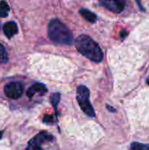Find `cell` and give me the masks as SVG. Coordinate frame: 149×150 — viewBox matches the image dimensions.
Returning a JSON list of instances; mask_svg holds the SVG:
<instances>
[{
  "instance_id": "obj_13",
  "label": "cell",
  "mask_w": 149,
  "mask_h": 150,
  "mask_svg": "<svg viewBox=\"0 0 149 150\" xmlns=\"http://www.w3.org/2000/svg\"><path fill=\"white\" fill-rule=\"evenodd\" d=\"M60 100H61V94H60V93H54V94L51 96L50 101H51V104H52V105L54 106V109L57 108Z\"/></svg>"
},
{
  "instance_id": "obj_9",
  "label": "cell",
  "mask_w": 149,
  "mask_h": 150,
  "mask_svg": "<svg viewBox=\"0 0 149 150\" xmlns=\"http://www.w3.org/2000/svg\"><path fill=\"white\" fill-rule=\"evenodd\" d=\"M79 12H80V14L82 15V17L83 18H85L87 21H89L90 23H95L97 18V15L94 12H92V11H89L87 9H81L79 11Z\"/></svg>"
},
{
  "instance_id": "obj_18",
  "label": "cell",
  "mask_w": 149,
  "mask_h": 150,
  "mask_svg": "<svg viewBox=\"0 0 149 150\" xmlns=\"http://www.w3.org/2000/svg\"><path fill=\"white\" fill-rule=\"evenodd\" d=\"M3 134H4V133H3V132H1V131H0V140H1V139H2V136H3Z\"/></svg>"
},
{
  "instance_id": "obj_16",
  "label": "cell",
  "mask_w": 149,
  "mask_h": 150,
  "mask_svg": "<svg viewBox=\"0 0 149 150\" xmlns=\"http://www.w3.org/2000/svg\"><path fill=\"white\" fill-rule=\"evenodd\" d=\"M136 2H137V4H139V7L141 8V11H145V9L143 8V6H142L141 4V1H140V0H136Z\"/></svg>"
},
{
  "instance_id": "obj_19",
  "label": "cell",
  "mask_w": 149,
  "mask_h": 150,
  "mask_svg": "<svg viewBox=\"0 0 149 150\" xmlns=\"http://www.w3.org/2000/svg\"><path fill=\"white\" fill-rule=\"evenodd\" d=\"M147 83H148V85H149V78H148V81H147Z\"/></svg>"
},
{
  "instance_id": "obj_5",
  "label": "cell",
  "mask_w": 149,
  "mask_h": 150,
  "mask_svg": "<svg viewBox=\"0 0 149 150\" xmlns=\"http://www.w3.org/2000/svg\"><path fill=\"white\" fill-rule=\"evenodd\" d=\"M24 92V86L20 82H11L4 86V94L11 99L19 98Z\"/></svg>"
},
{
  "instance_id": "obj_14",
  "label": "cell",
  "mask_w": 149,
  "mask_h": 150,
  "mask_svg": "<svg viewBox=\"0 0 149 150\" xmlns=\"http://www.w3.org/2000/svg\"><path fill=\"white\" fill-rule=\"evenodd\" d=\"M43 122L44 123H47V124H49V123H53L54 122V118L52 115H46L44 118H43Z\"/></svg>"
},
{
  "instance_id": "obj_2",
  "label": "cell",
  "mask_w": 149,
  "mask_h": 150,
  "mask_svg": "<svg viewBox=\"0 0 149 150\" xmlns=\"http://www.w3.org/2000/svg\"><path fill=\"white\" fill-rule=\"evenodd\" d=\"M47 34L49 39L59 45H72L74 36L68 26L61 20L52 19L47 26Z\"/></svg>"
},
{
  "instance_id": "obj_11",
  "label": "cell",
  "mask_w": 149,
  "mask_h": 150,
  "mask_svg": "<svg viewBox=\"0 0 149 150\" xmlns=\"http://www.w3.org/2000/svg\"><path fill=\"white\" fill-rule=\"evenodd\" d=\"M130 150H149V144L133 142L130 146Z\"/></svg>"
},
{
  "instance_id": "obj_4",
  "label": "cell",
  "mask_w": 149,
  "mask_h": 150,
  "mask_svg": "<svg viewBox=\"0 0 149 150\" xmlns=\"http://www.w3.org/2000/svg\"><path fill=\"white\" fill-rule=\"evenodd\" d=\"M53 140L54 137L52 134L47 132H40L28 142L26 150H43L41 144L45 142H50Z\"/></svg>"
},
{
  "instance_id": "obj_17",
  "label": "cell",
  "mask_w": 149,
  "mask_h": 150,
  "mask_svg": "<svg viewBox=\"0 0 149 150\" xmlns=\"http://www.w3.org/2000/svg\"><path fill=\"white\" fill-rule=\"evenodd\" d=\"M107 108H109L108 110H109V111H111V112H115L114 108H112V107H111V106H109V105H107Z\"/></svg>"
},
{
  "instance_id": "obj_1",
  "label": "cell",
  "mask_w": 149,
  "mask_h": 150,
  "mask_svg": "<svg viewBox=\"0 0 149 150\" xmlns=\"http://www.w3.org/2000/svg\"><path fill=\"white\" fill-rule=\"evenodd\" d=\"M75 44L77 51L90 61L100 62L103 60L104 54L100 46L88 35L81 34L76 39Z\"/></svg>"
},
{
  "instance_id": "obj_7",
  "label": "cell",
  "mask_w": 149,
  "mask_h": 150,
  "mask_svg": "<svg viewBox=\"0 0 149 150\" xmlns=\"http://www.w3.org/2000/svg\"><path fill=\"white\" fill-rule=\"evenodd\" d=\"M47 92V89L45 86V84L38 83H34L33 85H32L28 89V91L26 92V95H27V97L29 98H32L36 93H39L40 96H42V95L46 94Z\"/></svg>"
},
{
  "instance_id": "obj_10",
  "label": "cell",
  "mask_w": 149,
  "mask_h": 150,
  "mask_svg": "<svg viewBox=\"0 0 149 150\" xmlns=\"http://www.w3.org/2000/svg\"><path fill=\"white\" fill-rule=\"evenodd\" d=\"M9 12H10L9 4L4 0H1V2H0V17L6 18L9 15Z\"/></svg>"
},
{
  "instance_id": "obj_6",
  "label": "cell",
  "mask_w": 149,
  "mask_h": 150,
  "mask_svg": "<svg viewBox=\"0 0 149 150\" xmlns=\"http://www.w3.org/2000/svg\"><path fill=\"white\" fill-rule=\"evenodd\" d=\"M100 4L107 10L114 13H120L126 6L125 0H99Z\"/></svg>"
},
{
  "instance_id": "obj_15",
  "label": "cell",
  "mask_w": 149,
  "mask_h": 150,
  "mask_svg": "<svg viewBox=\"0 0 149 150\" xmlns=\"http://www.w3.org/2000/svg\"><path fill=\"white\" fill-rule=\"evenodd\" d=\"M126 34H127V33H126V31H122V32L120 33V36H121L122 39H123V38H126Z\"/></svg>"
},
{
  "instance_id": "obj_3",
  "label": "cell",
  "mask_w": 149,
  "mask_h": 150,
  "mask_svg": "<svg viewBox=\"0 0 149 150\" xmlns=\"http://www.w3.org/2000/svg\"><path fill=\"white\" fill-rule=\"evenodd\" d=\"M76 99L82 111L89 117H95V111L90 102V91L84 85H80L76 91Z\"/></svg>"
},
{
  "instance_id": "obj_12",
  "label": "cell",
  "mask_w": 149,
  "mask_h": 150,
  "mask_svg": "<svg viewBox=\"0 0 149 150\" xmlns=\"http://www.w3.org/2000/svg\"><path fill=\"white\" fill-rule=\"evenodd\" d=\"M8 54L4 47L0 43V63H6L8 62Z\"/></svg>"
},
{
  "instance_id": "obj_8",
  "label": "cell",
  "mask_w": 149,
  "mask_h": 150,
  "mask_svg": "<svg viewBox=\"0 0 149 150\" xmlns=\"http://www.w3.org/2000/svg\"><path fill=\"white\" fill-rule=\"evenodd\" d=\"M3 31L5 36L9 39L13 37L18 33V25L14 21H9L3 26Z\"/></svg>"
}]
</instances>
